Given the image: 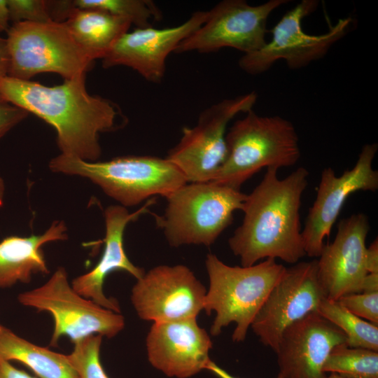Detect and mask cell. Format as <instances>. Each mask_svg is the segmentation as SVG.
I'll list each match as a JSON object with an SVG mask.
<instances>
[{
	"label": "cell",
	"instance_id": "1",
	"mask_svg": "<svg viewBox=\"0 0 378 378\" xmlns=\"http://www.w3.org/2000/svg\"><path fill=\"white\" fill-rule=\"evenodd\" d=\"M85 77L84 74L46 86L6 76L0 78V93L52 126L62 154L94 162L101 155L99 134L115 129L121 113L111 100L90 94Z\"/></svg>",
	"mask_w": 378,
	"mask_h": 378
},
{
	"label": "cell",
	"instance_id": "2",
	"mask_svg": "<svg viewBox=\"0 0 378 378\" xmlns=\"http://www.w3.org/2000/svg\"><path fill=\"white\" fill-rule=\"evenodd\" d=\"M277 172L267 167L259 184L246 195L242 223L228 239L243 267L267 258L295 264L306 255L300 208L309 171L300 167L283 179Z\"/></svg>",
	"mask_w": 378,
	"mask_h": 378
},
{
	"label": "cell",
	"instance_id": "3",
	"mask_svg": "<svg viewBox=\"0 0 378 378\" xmlns=\"http://www.w3.org/2000/svg\"><path fill=\"white\" fill-rule=\"evenodd\" d=\"M205 266L209 285L204 310L208 315L215 313L211 335L218 336L223 328L234 323L232 341H244L257 313L286 267L272 258L248 267L230 266L213 253L207 254Z\"/></svg>",
	"mask_w": 378,
	"mask_h": 378
},
{
	"label": "cell",
	"instance_id": "4",
	"mask_svg": "<svg viewBox=\"0 0 378 378\" xmlns=\"http://www.w3.org/2000/svg\"><path fill=\"white\" fill-rule=\"evenodd\" d=\"M225 140L227 156L212 181L236 189L261 169L291 167L301 155L290 121L279 115L261 116L253 109L232 124Z\"/></svg>",
	"mask_w": 378,
	"mask_h": 378
},
{
	"label": "cell",
	"instance_id": "5",
	"mask_svg": "<svg viewBox=\"0 0 378 378\" xmlns=\"http://www.w3.org/2000/svg\"><path fill=\"white\" fill-rule=\"evenodd\" d=\"M49 167L53 172L88 178L125 207L137 205L153 195L166 197L188 183L168 159L150 155L89 162L61 153L50 160Z\"/></svg>",
	"mask_w": 378,
	"mask_h": 378
},
{
	"label": "cell",
	"instance_id": "6",
	"mask_svg": "<svg viewBox=\"0 0 378 378\" xmlns=\"http://www.w3.org/2000/svg\"><path fill=\"white\" fill-rule=\"evenodd\" d=\"M246 195L214 181L187 183L165 198L166 209L155 216L157 227L172 246H211L242 210Z\"/></svg>",
	"mask_w": 378,
	"mask_h": 378
},
{
	"label": "cell",
	"instance_id": "7",
	"mask_svg": "<svg viewBox=\"0 0 378 378\" xmlns=\"http://www.w3.org/2000/svg\"><path fill=\"white\" fill-rule=\"evenodd\" d=\"M6 32L7 76L29 80L36 74L50 72L68 80L86 74L92 67L94 60L64 22H20Z\"/></svg>",
	"mask_w": 378,
	"mask_h": 378
},
{
	"label": "cell",
	"instance_id": "8",
	"mask_svg": "<svg viewBox=\"0 0 378 378\" xmlns=\"http://www.w3.org/2000/svg\"><path fill=\"white\" fill-rule=\"evenodd\" d=\"M19 302L47 312L54 320L50 345L62 337L72 343L92 335L112 338L125 327L120 313L108 309L78 294L69 284L66 270L58 267L43 285L18 295Z\"/></svg>",
	"mask_w": 378,
	"mask_h": 378
},
{
	"label": "cell",
	"instance_id": "9",
	"mask_svg": "<svg viewBox=\"0 0 378 378\" xmlns=\"http://www.w3.org/2000/svg\"><path fill=\"white\" fill-rule=\"evenodd\" d=\"M258 95L251 92L224 99L205 108L192 127H184L178 143L167 157L188 183L212 181L225 160L227 127L239 113L252 110Z\"/></svg>",
	"mask_w": 378,
	"mask_h": 378
},
{
	"label": "cell",
	"instance_id": "10",
	"mask_svg": "<svg viewBox=\"0 0 378 378\" xmlns=\"http://www.w3.org/2000/svg\"><path fill=\"white\" fill-rule=\"evenodd\" d=\"M318 0H302L286 13L270 31L272 38L260 50L243 55L238 64L251 75L269 70L276 62L284 60L290 69H299L323 57L330 48L349 31L352 19H340L326 33L310 35L302 22L318 8Z\"/></svg>",
	"mask_w": 378,
	"mask_h": 378
},
{
	"label": "cell",
	"instance_id": "11",
	"mask_svg": "<svg viewBox=\"0 0 378 378\" xmlns=\"http://www.w3.org/2000/svg\"><path fill=\"white\" fill-rule=\"evenodd\" d=\"M287 0H270L251 6L244 0H223L207 10L205 22L183 40L174 52H216L232 48L244 55L262 48L265 43L267 19Z\"/></svg>",
	"mask_w": 378,
	"mask_h": 378
},
{
	"label": "cell",
	"instance_id": "12",
	"mask_svg": "<svg viewBox=\"0 0 378 378\" xmlns=\"http://www.w3.org/2000/svg\"><path fill=\"white\" fill-rule=\"evenodd\" d=\"M326 298L317 274V260L298 262L286 270L251 325L266 346L276 350L283 332Z\"/></svg>",
	"mask_w": 378,
	"mask_h": 378
},
{
	"label": "cell",
	"instance_id": "13",
	"mask_svg": "<svg viewBox=\"0 0 378 378\" xmlns=\"http://www.w3.org/2000/svg\"><path fill=\"white\" fill-rule=\"evenodd\" d=\"M206 290L189 267L162 265L136 280L131 302L144 321L168 322L197 318L204 310Z\"/></svg>",
	"mask_w": 378,
	"mask_h": 378
},
{
	"label": "cell",
	"instance_id": "14",
	"mask_svg": "<svg viewBox=\"0 0 378 378\" xmlns=\"http://www.w3.org/2000/svg\"><path fill=\"white\" fill-rule=\"evenodd\" d=\"M377 150V143L365 144L354 167L339 176L331 167L322 171L316 200L309 209L302 231L306 255L319 256L325 237H329L332 225L351 194L359 190H377L378 172L372 168Z\"/></svg>",
	"mask_w": 378,
	"mask_h": 378
},
{
	"label": "cell",
	"instance_id": "15",
	"mask_svg": "<svg viewBox=\"0 0 378 378\" xmlns=\"http://www.w3.org/2000/svg\"><path fill=\"white\" fill-rule=\"evenodd\" d=\"M368 216L353 214L341 220L331 243L324 244L317 260V274L326 298L360 292L368 274L366 237L370 230Z\"/></svg>",
	"mask_w": 378,
	"mask_h": 378
},
{
	"label": "cell",
	"instance_id": "16",
	"mask_svg": "<svg viewBox=\"0 0 378 378\" xmlns=\"http://www.w3.org/2000/svg\"><path fill=\"white\" fill-rule=\"evenodd\" d=\"M207 11L193 13L183 23L165 29L153 27L127 31L102 59L104 68L125 66L139 73L146 80H162L168 55L179 43L197 30L206 20Z\"/></svg>",
	"mask_w": 378,
	"mask_h": 378
},
{
	"label": "cell",
	"instance_id": "17",
	"mask_svg": "<svg viewBox=\"0 0 378 378\" xmlns=\"http://www.w3.org/2000/svg\"><path fill=\"white\" fill-rule=\"evenodd\" d=\"M150 365L166 376L189 378L211 360L213 344L197 318L153 323L146 340Z\"/></svg>",
	"mask_w": 378,
	"mask_h": 378
},
{
	"label": "cell",
	"instance_id": "18",
	"mask_svg": "<svg viewBox=\"0 0 378 378\" xmlns=\"http://www.w3.org/2000/svg\"><path fill=\"white\" fill-rule=\"evenodd\" d=\"M344 332L318 312H312L283 332L275 354L284 378H325L330 351L346 344Z\"/></svg>",
	"mask_w": 378,
	"mask_h": 378
},
{
	"label": "cell",
	"instance_id": "19",
	"mask_svg": "<svg viewBox=\"0 0 378 378\" xmlns=\"http://www.w3.org/2000/svg\"><path fill=\"white\" fill-rule=\"evenodd\" d=\"M153 202L150 199L134 213H130L121 205H111L105 209L104 250L91 271L72 281L71 286L78 294L104 308L120 313L118 302L104 293V281L110 273L117 270L125 271L136 280L144 274V269L134 265L128 258L124 248L123 235L127 225L148 211V206Z\"/></svg>",
	"mask_w": 378,
	"mask_h": 378
},
{
	"label": "cell",
	"instance_id": "20",
	"mask_svg": "<svg viewBox=\"0 0 378 378\" xmlns=\"http://www.w3.org/2000/svg\"><path fill=\"white\" fill-rule=\"evenodd\" d=\"M63 221H54L41 235L9 236L0 241V288H6L18 282L29 283L33 274H48L42 246L50 241L67 239Z\"/></svg>",
	"mask_w": 378,
	"mask_h": 378
},
{
	"label": "cell",
	"instance_id": "21",
	"mask_svg": "<svg viewBox=\"0 0 378 378\" xmlns=\"http://www.w3.org/2000/svg\"><path fill=\"white\" fill-rule=\"evenodd\" d=\"M64 22L94 61L104 59L132 25L130 20L106 11L78 8Z\"/></svg>",
	"mask_w": 378,
	"mask_h": 378
},
{
	"label": "cell",
	"instance_id": "22",
	"mask_svg": "<svg viewBox=\"0 0 378 378\" xmlns=\"http://www.w3.org/2000/svg\"><path fill=\"white\" fill-rule=\"evenodd\" d=\"M0 359L20 362L39 378H79L68 355L31 343L1 324Z\"/></svg>",
	"mask_w": 378,
	"mask_h": 378
},
{
	"label": "cell",
	"instance_id": "23",
	"mask_svg": "<svg viewBox=\"0 0 378 378\" xmlns=\"http://www.w3.org/2000/svg\"><path fill=\"white\" fill-rule=\"evenodd\" d=\"M317 312L344 332L347 346L378 351V325L357 316L338 301L328 298L321 301Z\"/></svg>",
	"mask_w": 378,
	"mask_h": 378
},
{
	"label": "cell",
	"instance_id": "24",
	"mask_svg": "<svg viewBox=\"0 0 378 378\" xmlns=\"http://www.w3.org/2000/svg\"><path fill=\"white\" fill-rule=\"evenodd\" d=\"M323 371L344 378H378V351L338 345L327 357Z\"/></svg>",
	"mask_w": 378,
	"mask_h": 378
},
{
	"label": "cell",
	"instance_id": "25",
	"mask_svg": "<svg viewBox=\"0 0 378 378\" xmlns=\"http://www.w3.org/2000/svg\"><path fill=\"white\" fill-rule=\"evenodd\" d=\"M76 8L96 9L130 20L136 28L152 27L160 20L162 13L155 4L149 0H74Z\"/></svg>",
	"mask_w": 378,
	"mask_h": 378
},
{
	"label": "cell",
	"instance_id": "26",
	"mask_svg": "<svg viewBox=\"0 0 378 378\" xmlns=\"http://www.w3.org/2000/svg\"><path fill=\"white\" fill-rule=\"evenodd\" d=\"M102 337L92 335L74 343L68 356L79 378H109L100 360Z\"/></svg>",
	"mask_w": 378,
	"mask_h": 378
},
{
	"label": "cell",
	"instance_id": "27",
	"mask_svg": "<svg viewBox=\"0 0 378 378\" xmlns=\"http://www.w3.org/2000/svg\"><path fill=\"white\" fill-rule=\"evenodd\" d=\"M10 21L47 22L52 21L48 14L47 1L7 0Z\"/></svg>",
	"mask_w": 378,
	"mask_h": 378
},
{
	"label": "cell",
	"instance_id": "28",
	"mask_svg": "<svg viewBox=\"0 0 378 378\" xmlns=\"http://www.w3.org/2000/svg\"><path fill=\"white\" fill-rule=\"evenodd\" d=\"M337 301L357 316L378 325V292L351 293Z\"/></svg>",
	"mask_w": 378,
	"mask_h": 378
},
{
	"label": "cell",
	"instance_id": "29",
	"mask_svg": "<svg viewBox=\"0 0 378 378\" xmlns=\"http://www.w3.org/2000/svg\"><path fill=\"white\" fill-rule=\"evenodd\" d=\"M29 113L8 102L0 93V138L24 120Z\"/></svg>",
	"mask_w": 378,
	"mask_h": 378
},
{
	"label": "cell",
	"instance_id": "30",
	"mask_svg": "<svg viewBox=\"0 0 378 378\" xmlns=\"http://www.w3.org/2000/svg\"><path fill=\"white\" fill-rule=\"evenodd\" d=\"M48 14L52 21L64 22L70 13L76 8L73 1H47Z\"/></svg>",
	"mask_w": 378,
	"mask_h": 378
},
{
	"label": "cell",
	"instance_id": "31",
	"mask_svg": "<svg viewBox=\"0 0 378 378\" xmlns=\"http://www.w3.org/2000/svg\"><path fill=\"white\" fill-rule=\"evenodd\" d=\"M0 378H36L13 366L10 362L0 359Z\"/></svg>",
	"mask_w": 378,
	"mask_h": 378
},
{
	"label": "cell",
	"instance_id": "32",
	"mask_svg": "<svg viewBox=\"0 0 378 378\" xmlns=\"http://www.w3.org/2000/svg\"><path fill=\"white\" fill-rule=\"evenodd\" d=\"M366 266L368 273H378V240L376 238L367 247Z\"/></svg>",
	"mask_w": 378,
	"mask_h": 378
},
{
	"label": "cell",
	"instance_id": "33",
	"mask_svg": "<svg viewBox=\"0 0 378 378\" xmlns=\"http://www.w3.org/2000/svg\"><path fill=\"white\" fill-rule=\"evenodd\" d=\"M9 66L6 40L0 36V78L8 76Z\"/></svg>",
	"mask_w": 378,
	"mask_h": 378
},
{
	"label": "cell",
	"instance_id": "34",
	"mask_svg": "<svg viewBox=\"0 0 378 378\" xmlns=\"http://www.w3.org/2000/svg\"><path fill=\"white\" fill-rule=\"evenodd\" d=\"M378 292V273H368L360 287V293Z\"/></svg>",
	"mask_w": 378,
	"mask_h": 378
},
{
	"label": "cell",
	"instance_id": "35",
	"mask_svg": "<svg viewBox=\"0 0 378 378\" xmlns=\"http://www.w3.org/2000/svg\"><path fill=\"white\" fill-rule=\"evenodd\" d=\"M205 370L209 371L218 378H239L230 374L225 370L220 368L219 365H218L216 363H214L211 360L206 365ZM276 378H284V377L281 374L279 373Z\"/></svg>",
	"mask_w": 378,
	"mask_h": 378
},
{
	"label": "cell",
	"instance_id": "36",
	"mask_svg": "<svg viewBox=\"0 0 378 378\" xmlns=\"http://www.w3.org/2000/svg\"><path fill=\"white\" fill-rule=\"evenodd\" d=\"M9 13L7 0H0V34L9 29Z\"/></svg>",
	"mask_w": 378,
	"mask_h": 378
},
{
	"label": "cell",
	"instance_id": "37",
	"mask_svg": "<svg viewBox=\"0 0 378 378\" xmlns=\"http://www.w3.org/2000/svg\"><path fill=\"white\" fill-rule=\"evenodd\" d=\"M4 192L5 184L3 178L0 176V207H1L4 204Z\"/></svg>",
	"mask_w": 378,
	"mask_h": 378
},
{
	"label": "cell",
	"instance_id": "38",
	"mask_svg": "<svg viewBox=\"0 0 378 378\" xmlns=\"http://www.w3.org/2000/svg\"><path fill=\"white\" fill-rule=\"evenodd\" d=\"M325 378H344V377H342L337 374H335V373H330V374L329 376H327L325 377Z\"/></svg>",
	"mask_w": 378,
	"mask_h": 378
}]
</instances>
